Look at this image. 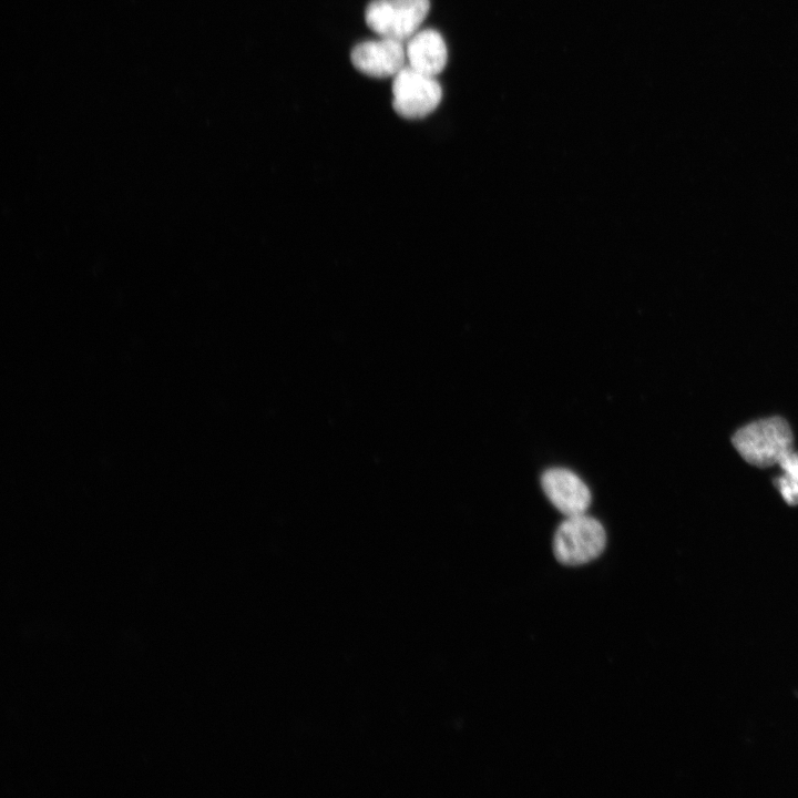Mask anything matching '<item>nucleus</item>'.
<instances>
[{
  "label": "nucleus",
  "mask_w": 798,
  "mask_h": 798,
  "mask_svg": "<svg viewBox=\"0 0 798 798\" xmlns=\"http://www.w3.org/2000/svg\"><path fill=\"white\" fill-rule=\"evenodd\" d=\"M778 466L782 474L775 478L774 484L789 505L798 504V452H789Z\"/></svg>",
  "instance_id": "6e6552de"
},
{
  "label": "nucleus",
  "mask_w": 798,
  "mask_h": 798,
  "mask_svg": "<svg viewBox=\"0 0 798 798\" xmlns=\"http://www.w3.org/2000/svg\"><path fill=\"white\" fill-rule=\"evenodd\" d=\"M606 545L602 523L585 513L566 516L553 538L555 559L569 566L586 564L598 557Z\"/></svg>",
  "instance_id": "f03ea898"
},
{
  "label": "nucleus",
  "mask_w": 798,
  "mask_h": 798,
  "mask_svg": "<svg viewBox=\"0 0 798 798\" xmlns=\"http://www.w3.org/2000/svg\"><path fill=\"white\" fill-rule=\"evenodd\" d=\"M406 57L412 69L436 76L446 66L448 50L441 34L433 29L415 33L406 42Z\"/></svg>",
  "instance_id": "0eeeda50"
},
{
  "label": "nucleus",
  "mask_w": 798,
  "mask_h": 798,
  "mask_svg": "<svg viewBox=\"0 0 798 798\" xmlns=\"http://www.w3.org/2000/svg\"><path fill=\"white\" fill-rule=\"evenodd\" d=\"M541 487L549 501L564 515L585 513L592 494L584 481L565 468H550L541 475Z\"/></svg>",
  "instance_id": "423d86ee"
},
{
  "label": "nucleus",
  "mask_w": 798,
  "mask_h": 798,
  "mask_svg": "<svg viewBox=\"0 0 798 798\" xmlns=\"http://www.w3.org/2000/svg\"><path fill=\"white\" fill-rule=\"evenodd\" d=\"M732 443L748 463L758 468L778 464L794 450V434L781 417H769L747 423L732 438Z\"/></svg>",
  "instance_id": "f257e3e1"
},
{
  "label": "nucleus",
  "mask_w": 798,
  "mask_h": 798,
  "mask_svg": "<svg viewBox=\"0 0 798 798\" xmlns=\"http://www.w3.org/2000/svg\"><path fill=\"white\" fill-rule=\"evenodd\" d=\"M350 60L359 72L368 76H395L405 66L406 45L389 38L365 41L352 48Z\"/></svg>",
  "instance_id": "39448f33"
},
{
  "label": "nucleus",
  "mask_w": 798,
  "mask_h": 798,
  "mask_svg": "<svg viewBox=\"0 0 798 798\" xmlns=\"http://www.w3.org/2000/svg\"><path fill=\"white\" fill-rule=\"evenodd\" d=\"M430 0H372L366 8L365 20L381 38L407 42L426 19Z\"/></svg>",
  "instance_id": "7ed1b4c3"
},
{
  "label": "nucleus",
  "mask_w": 798,
  "mask_h": 798,
  "mask_svg": "<svg viewBox=\"0 0 798 798\" xmlns=\"http://www.w3.org/2000/svg\"><path fill=\"white\" fill-rule=\"evenodd\" d=\"M393 110L406 119H421L437 109L442 88L434 76L405 65L392 81Z\"/></svg>",
  "instance_id": "20e7f679"
}]
</instances>
